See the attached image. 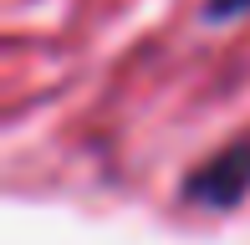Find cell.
<instances>
[{
	"instance_id": "cell-1",
	"label": "cell",
	"mask_w": 250,
	"mask_h": 245,
	"mask_svg": "<svg viewBox=\"0 0 250 245\" xmlns=\"http://www.w3.org/2000/svg\"><path fill=\"white\" fill-rule=\"evenodd\" d=\"M245 194H250V138L220 148L209 163H199V169L184 174V199H189V204L235 209Z\"/></svg>"
},
{
	"instance_id": "cell-2",
	"label": "cell",
	"mask_w": 250,
	"mask_h": 245,
	"mask_svg": "<svg viewBox=\"0 0 250 245\" xmlns=\"http://www.w3.org/2000/svg\"><path fill=\"white\" fill-rule=\"evenodd\" d=\"M245 10H250V0H204V20H214V26L245 16Z\"/></svg>"
}]
</instances>
